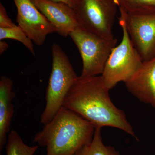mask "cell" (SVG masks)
Listing matches in <instances>:
<instances>
[{
    "instance_id": "4fadbf2b",
    "label": "cell",
    "mask_w": 155,
    "mask_h": 155,
    "mask_svg": "<svg viewBox=\"0 0 155 155\" xmlns=\"http://www.w3.org/2000/svg\"><path fill=\"white\" fill-rule=\"evenodd\" d=\"M38 147L29 146L25 144L17 131L12 130L8 136L6 153L7 155H34Z\"/></svg>"
},
{
    "instance_id": "277c9868",
    "label": "cell",
    "mask_w": 155,
    "mask_h": 155,
    "mask_svg": "<svg viewBox=\"0 0 155 155\" xmlns=\"http://www.w3.org/2000/svg\"><path fill=\"white\" fill-rule=\"evenodd\" d=\"M123 35L121 43L112 50L101 76L110 90L119 82H126L138 71L143 63L132 43L125 23L119 18Z\"/></svg>"
},
{
    "instance_id": "6da1fadb",
    "label": "cell",
    "mask_w": 155,
    "mask_h": 155,
    "mask_svg": "<svg viewBox=\"0 0 155 155\" xmlns=\"http://www.w3.org/2000/svg\"><path fill=\"white\" fill-rule=\"evenodd\" d=\"M101 76H79L67 94L63 106L87 120L95 127L117 128L138 140L122 110L111 101Z\"/></svg>"
},
{
    "instance_id": "7c38bea8",
    "label": "cell",
    "mask_w": 155,
    "mask_h": 155,
    "mask_svg": "<svg viewBox=\"0 0 155 155\" xmlns=\"http://www.w3.org/2000/svg\"><path fill=\"white\" fill-rule=\"evenodd\" d=\"M101 129V127H95L91 141L74 155H120L114 147L106 146L103 143Z\"/></svg>"
},
{
    "instance_id": "9a60e30c",
    "label": "cell",
    "mask_w": 155,
    "mask_h": 155,
    "mask_svg": "<svg viewBox=\"0 0 155 155\" xmlns=\"http://www.w3.org/2000/svg\"><path fill=\"white\" fill-rule=\"evenodd\" d=\"M119 8L127 12L155 10V0H115Z\"/></svg>"
},
{
    "instance_id": "3957f363",
    "label": "cell",
    "mask_w": 155,
    "mask_h": 155,
    "mask_svg": "<svg viewBox=\"0 0 155 155\" xmlns=\"http://www.w3.org/2000/svg\"><path fill=\"white\" fill-rule=\"evenodd\" d=\"M52 66L46 93V105L41 116V123L50 122L63 106L64 100L77 80L69 58L59 45L52 47Z\"/></svg>"
},
{
    "instance_id": "52a82bcc",
    "label": "cell",
    "mask_w": 155,
    "mask_h": 155,
    "mask_svg": "<svg viewBox=\"0 0 155 155\" xmlns=\"http://www.w3.org/2000/svg\"><path fill=\"white\" fill-rule=\"evenodd\" d=\"M120 18L125 23L130 40L142 60L155 57V10L127 12L122 8Z\"/></svg>"
},
{
    "instance_id": "e0dca14e",
    "label": "cell",
    "mask_w": 155,
    "mask_h": 155,
    "mask_svg": "<svg viewBox=\"0 0 155 155\" xmlns=\"http://www.w3.org/2000/svg\"><path fill=\"white\" fill-rule=\"evenodd\" d=\"M51 1L65 3L75 10L76 9L79 2L78 0H51Z\"/></svg>"
},
{
    "instance_id": "2e32d148",
    "label": "cell",
    "mask_w": 155,
    "mask_h": 155,
    "mask_svg": "<svg viewBox=\"0 0 155 155\" xmlns=\"http://www.w3.org/2000/svg\"><path fill=\"white\" fill-rule=\"evenodd\" d=\"M17 25L9 17L5 8L3 4L0 3V28H14Z\"/></svg>"
},
{
    "instance_id": "9c48e42d",
    "label": "cell",
    "mask_w": 155,
    "mask_h": 155,
    "mask_svg": "<svg viewBox=\"0 0 155 155\" xmlns=\"http://www.w3.org/2000/svg\"><path fill=\"white\" fill-rule=\"evenodd\" d=\"M39 11L56 28L61 36L67 37L81 27L76 11L67 4L51 0H31Z\"/></svg>"
},
{
    "instance_id": "8992f818",
    "label": "cell",
    "mask_w": 155,
    "mask_h": 155,
    "mask_svg": "<svg viewBox=\"0 0 155 155\" xmlns=\"http://www.w3.org/2000/svg\"><path fill=\"white\" fill-rule=\"evenodd\" d=\"M118 6L115 0H80L75 11L81 27L107 38H113Z\"/></svg>"
},
{
    "instance_id": "ac0fdd59",
    "label": "cell",
    "mask_w": 155,
    "mask_h": 155,
    "mask_svg": "<svg viewBox=\"0 0 155 155\" xmlns=\"http://www.w3.org/2000/svg\"><path fill=\"white\" fill-rule=\"evenodd\" d=\"M9 48V45L7 42L0 41V55H2Z\"/></svg>"
},
{
    "instance_id": "7a4b0ae2",
    "label": "cell",
    "mask_w": 155,
    "mask_h": 155,
    "mask_svg": "<svg viewBox=\"0 0 155 155\" xmlns=\"http://www.w3.org/2000/svg\"><path fill=\"white\" fill-rule=\"evenodd\" d=\"M95 127L63 106L36 134L33 142L46 149V155H74L92 140Z\"/></svg>"
},
{
    "instance_id": "5bb4252c",
    "label": "cell",
    "mask_w": 155,
    "mask_h": 155,
    "mask_svg": "<svg viewBox=\"0 0 155 155\" xmlns=\"http://www.w3.org/2000/svg\"><path fill=\"white\" fill-rule=\"evenodd\" d=\"M5 39L18 41L24 45L32 54H35L33 41L19 25L14 28H0V41Z\"/></svg>"
},
{
    "instance_id": "30bf717a",
    "label": "cell",
    "mask_w": 155,
    "mask_h": 155,
    "mask_svg": "<svg viewBox=\"0 0 155 155\" xmlns=\"http://www.w3.org/2000/svg\"><path fill=\"white\" fill-rule=\"evenodd\" d=\"M125 84L132 95L155 109V57L143 62L138 71Z\"/></svg>"
},
{
    "instance_id": "ba28073f",
    "label": "cell",
    "mask_w": 155,
    "mask_h": 155,
    "mask_svg": "<svg viewBox=\"0 0 155 155\" xmlns=\"http://www.w3.org/2000/svg\"><path fill=\"white\" fill-rule=\"evenodd\" d=\"M17 8L18 25L35 44H44L48 35L57 29L41 14L31 0H13Z\"/></svg>"
},
{
    "instance_id": "5b68a950",
    "label": "cell",
    "mask_w": 155,
    "mask_h": 155,
    "mask_svg": "<svg viewBox=\"0 0 155 155\" xmlns=\"http://www.w3.org/2000/svg\"><path fill=\"white\" fill-rule=\"evenodd\" d=\"M69 36L76 45L82 59L81 77L101 75L117 39L99 36L82 27L72 31Z\"/></svg>"
},
{
    "instance_id": "8fae6325",
    "label": "cell",
    "mask_w": 155,
    "mask_h": 155,
    "mask_svg": "<svg viewBox=\"0 0 155 155\" xmlns=\"http://www.w3.org/2000/svg\"><path fill=\"white\" fill-rule=\"evenodd\" d=\"M13 82L9 78L2 76L0 78V152L2 151L7 142V134L14 112L12 101L15 94L13 91Z\"/></svg>"
},
{
    "instance_id": "d6986e66",
    "label": "cell",
    "mask_w": 155,
    "mask_h": 155,
    "mask_svg": "<svg viewBox=\"0 0 155 155\" xmlns=\"http://www.w3.org/2000/svg\"><path fill=\"white\" fill-rule=\"evenodd\" d=\"M78 1H80V0H78Z\"/></svg>"
}]
</instances>
